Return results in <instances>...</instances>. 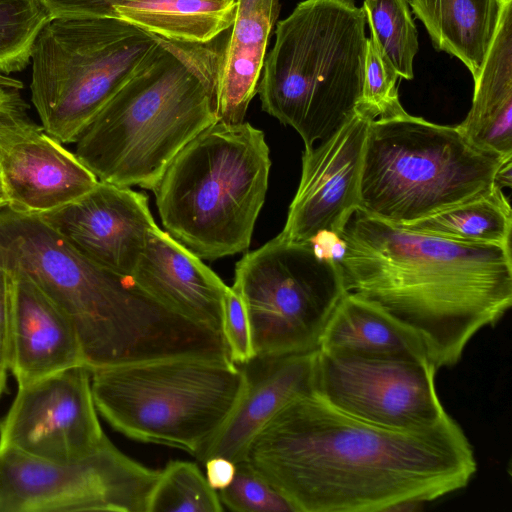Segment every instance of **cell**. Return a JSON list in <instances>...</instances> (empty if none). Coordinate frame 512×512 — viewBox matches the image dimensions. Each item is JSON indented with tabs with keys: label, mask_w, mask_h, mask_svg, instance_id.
<instances>
[{
	"label": "cell",
	"mask_w": 512,
	"mask_h": 512,
	"mask_svg": "<svg viewBox=\"0 0 512 512\" xmlns=\"http://www.w3.org/2000/svg\"><path fill=\"white\" fill-rule=\"evenodd\" d=\"M270 167L261 130L217 121L183 147L153 190L166 232L201 259L246 252Z\"/></svg>",
	"instance_id": "obj_6"
},
{
	"label": "cell",
	"mask_w": 512,
	"mask_h": 512,
	"mask_svg": "<svg viewBox=\"0 0 512 512\" xmlns=\"http://www.w3.org/2000/svg\"><path fill=\"white\" fill-rule=\"evenodd\" d=\"M336 238L346 292L415 336L436 370L455 365L512 304L511 247L414 232L361 209Z\"/></svg>",
	"instance_id": "obj_2"
},
{
	"label": "cell",
	"mask_w": 512,
	"mask_h": 512,
	"mask_svg": "<svg viewBox=\"0 0 512 512\" xmlns=\"http://www.w3.org/2000/svg\"><path fill=\"white\" fill-rule=\"evenodd\" d=\"M232 287L245 304L256 356L317 349L328 318L346 293L334 256L319 252L314 242L278 236L244 254Z\"/></svg>",
	"instance_id": "obj_10"
},
{
	"label": "cell",
	"mask_w": 512,
	"mask_h": 512,
	"mask_svg": "<svg viewBox=\"0 0 512 512\" xmlns=\"http://www.w3.org/2000/svg\"><path fill=\"white\" fill-rule=\"evenodd\" d=\"M279 12V0H237L235 19L220 55L218 121L244 122L248 106L257 94Z\"/></svg>",
	"instance_id": "obj_20"
},
{
	"label": "cell",
	"mask_w": 512,
	"mask_h": 512,
	"mask_svg": "<svg viewBox=\"0 0 512 512\" xmlns=\"http://www.w3.org/2000/svg\"><path fill=\"white\" fill-rule=\"evenodd\" d=\"M160 40L117 17H57L32 47L31 101L43 130L76 143L108 101L158 54Z\"/></svg>",
	"instance_id": "obj_9"
},
{
	"label": "cell",
	"mask_w": 512,
	"mask_h": 512,
	"mask_svg": "<svg viewBox=\"0 0 512 512\" xmlns=\"http://www.w3.org/2000/svg\"><path fill=\"white\" fill-rule=\"evenodd\" d=\"M399 75L378 54L371 39L367 40L362 96L357 110L371 119L404 114L399 96Z\"/></svg>",
	"instance_id": "obj_29"
},
{
	"label": "cell",
	"mask_w": 512,
	"mask_h": 512,
	"mask_svg": "<svg viewBox=\"0 0 512 512\" xmlns=\"http://www.w3.org/2000/svg\"><path fill=\"white\" fill-rule=\"evenodd\" d=\"M456 128L477 148L512 156V0H502L495 35L474 81L472 106Z\"/></svg>",
	"instance_id": "obj_21"
},
{
	"label": "cell",
	"mask_w": 512,
	"mask_h": 512,
	"mask_svg": "<svg viewBox=\"0 0 512 512\" xmlns=\"http://www.w3.org/2000/svg\"><path fill=\"white\" fill-rule=\"evenodd\" d=\"M246 461L294 512L391 511L464 488L477 463L448 415L421 430L352 418L314 394L295 398L251 441Z\"/></svg>",
	"instance_id": "obj_1"
},
{
	"label": "cell",
	"mask_w": 512,
	"mask_h": 512,
	"mask_svg": "<svg viewBox=\"0 0 512 512\" xmlns=\"http://www.w3.org/2000/svg\"><path fill=\"white\" fill-rule=\"evenodd\" d=\"M318 349L427 360L419 340L369 302L346 292L328 318Z\"/></svg>",
	"instance_id": "obj_24"
},
{
	"label": "cell",
	"mask_w": 512,
	"mask_h": 512,
	"mask_svg": "<svg viewBox=\"0 0 512 512\" xmlns=\"http://www.w3.org/2000/svg\"><path fill=\"white\" fill-rule=\"evenodd\" d=\"M502 0H408L436 50L458 58L475 81L497 28Z\"/></svg>",
	"instance_id": "obj_22"
},
{
	"label": "cell",
	"mask_w": 512,
	"mask_h": 512,
	"mask_svg": "<svg viewBox=\"0 0 512 512\" xmlns=\"http://www.w3.org/2000/svg\"><path fill=\"white\" fill-rule=\"evenodd\" d=\"M106 437L94 403L91 370L85 365L18 386L0 418V448L53 462L83 458Z\"/></svg>",
	"instance_id": "obj_13"
},
{
	"label": "cell",
	"mask_w": 512,
	"mask_h": 512,
	"mask_svg": "<svg viewBox=\"0 0 512 512\" xmlns=\"http://www.w3.org/2000/svg\"><path fill=\"white\" fill-rule=\"evenodd\" d=\"M9 275L8 371L18 386L85 365L78 334L69 317L29 279Z\"/></svg>",
	"instance_id": "obj_19"
},
{
	"label": "cell",
	"mask_w": 512,
	"mask_h": 512,
	"mask_svg": "<svg viewBox=\"0 0 512 512\" xmlns=\"http://www.w3.org/2000/svg\"><path fill=\"white\" fill-rule=\"evenodd\" d=\"M0 178L7 207L35 216L77 200L99 182L75 153L37 124L0 139Z\"/></svg>",
	"instance_id": "obj_16"
},
{
	"label": "cell",
	"mask_w": 512,
	"mask_h": 512,
	"mask_svg": "<svg viewBox=\"0 0 512 512\" xmlns=\"http://www.w3.org/2000/svg\"><path fill=\"white\" fill-rule=\"evenodd\" d=\"M159 474L107 437L91 454L64 463L0 448V512H146Z\"/></svg>",
	"instance_id": "obj_11"
},
{
	"label": "cell",
	"mask_w": 512,
	"mask_h": 512,
	"mask_svg": "<svg viewBox=\"0 0 512 512\" xmlns=\"http://www.w3.org/2000/svg\"><path fill=\"white\" fill-rule=\"evenodd\" d=\"M436 371L414 357L317 348L313 394L373 426L427 429L448 416L437 395Z\"/></svg>",
	"instance_id": "obj_12"
},
{
	"label": "cell",
	"mask_w": 512,
	"mask_h": 512,
	"mask_svg": "<svg viewBox=\"0 0 512 512\" xmlns=\"http://www.w3.org/2000/svg\"><path fill=\"white\" fill-rule=\"evenodd\" d=\"M11 304L9 273L0 265V365L8 371V338Z\"/></svg>",
	"instance_id": "obj_33"
},
{
	"label": "cell",
	"mask_w": 512,
	"mask_h": 512,
	"mask_svg": "<svg viewBox=\"0 0 512 512\" xmlns=\"http://www.w3.org/2000/svg\"><path fill=\"white\" fill-rule=\"evenodd\" d=\"M317 349L281 356H255L238 365L244 375L241 396L215 437L197 457L246 461L249 445L260 429L295 398L313 394Z\"/></svg>",
	"instance_id": "obj_17"
},
{
	"label": "cell",
	"mask_w": 512,
	"mask_h": 512,
	"mask_svg": "<svg viewBox=\"0 0 512 512\" xmlns=\"http://www.w3.org/2000/svg\"><path fill=\"white\" fill-rule=\"evenodd\" d=\"M0 265L69 317L91 371L194 355L202 346L200 325L88 260L39 216L0 209Z\"/></svg>",
	"instance_id": "obj_3"
},
{
	"label": "cell",
	"mask_w": 512,
	"mask_h": 512,
	"mask_svg": "<svg viewBox=\"0 0 512 512\" xmlns=\"http://www.w3.org/2000/svg\"><path fill=\"white\" fill-rule=\"evenodd\" d=\"M218 496L222 505L238 512H294L290 503L247 461L236 463L231 483Z\"/></svg>",
	"instance_id": "obj_30"
},
{
	"label": "cell",
	"mask_w": 512,
	"mask_h": 512,
	"mask_svg": "<svg viewBox=\"0 0 512 512\" xmlns=\"http://www.w3.org/2000/svg\"><path fill=\"white\" fill-rule=\"evenodd\" d=\"M23 83L11 75L0 72V94L8 89L21 90Z\"/></svg>",
	"instance_id": "obj_35"
},
{
	"label": "cell",
	"mask_w": 512,
	"mask_h": 512,
	"mask_svg": "<svg viewBox=\"0 0 512 512\" xmlns=\"http://www.w3.org/2000/svg\"><path fill=\"white\" fill-rule=\"evenodd\" d=\"M159 40L155 58L76 141L74 153L99 181L153 191L183 147L218 121L221 49Z\"/></svg>",
	"instance_id": "obj_4"
},
{
	"label": "cell",
	"mask_w": 512,
	"mask_h": 512,
	"mask_svg": "<svg viewBox=\"0 0 512 512\" xmlns=\"http://www.w3.org/2000/svg\"><path fill=\"white\" fill-rule=\"evenodd\" d=\"M206 479L214 490L227 487L236 472V464L225 457H211L204 461Z\"/></svg>",
	"instance_id": "obj_34"
},
{
	"label": "cell",
	"mask_w": 512,
	"mask_h": 512,
	"mask_svg": "<svg viewBox=\"0 0 512 512\" xmlns=\"http://www.w3.org/2000/svg\"><path fill=\"white\" fill-rule=\"evenodd\" d=\"M51 19L41 0H0V72L24 70L41 29Z\"/></svg>",
	"instance_id": "obj_28"
},
{
	"label": "cell",
	"mask_w": 512,
	"mask_h": 512,
	"mask_svg": "<svg viewBox=\"0 0 512 512\" xmlns=\"http://www.w3.org/2000/svg\"><path fill=\"white\" fill-rule=\"evenodd\" d=\"M7 206H8V201H7V197L5 195L4 188H3L1 178H0V209H3Z\"/></svg>",
	"instance_id": "obj_37"
},
{
	"label": "cell",
	"mask_w": 512,
	"mask_h": 512,
	"mask_svg": "<svg viewBox=\"0 0 512 512\" xmlns=\"http://www.w3.org/2000/svg\"><path fill=\"white\" fill-rule=\"evenodd\" d=\"M218 493L199 467L189 461L169 462L160 471L149 495L146 512H219Z\"/></svg>",
	"instance_id": "obj_27"
},
{
	"label": "cell",
	"mask_w": 512,
	"mask_h": 512,
	"mask_svg": "<svg viewBox=\"0 0 512 512\" xmlns=\"http://www.w3.org/2000/svg\"><path fill=\"white\" fill-rule=\"evenodd\" d=\"M366 17L354 0H303L276 23L257 94L262 110L293 127L305 147L357 112L367 49Z\"/></svg>",
	"instance_id": "obj_5"
},
{
	"label": "cell",
	"mask_w": 512,
	"mask_h": 512,
	"mask_svg": "<svg viewBox=\"0 0 512 512\" xmlns=\"http://www.w3.org/2000/svg\"><path fill=\"white\" fill-rule=\"evenodd\" d=\"M39 217L88 260L128 279L156 224L145 193L103 181Z\"/></svg>",
	"instance_id": "obj_15"
},
{
	"label": "cell",
	"mask_w": 512,
	"mask_h": 512,
	"mask_svg": "<svg viewBox=\"0 0 512 512\" xmlns=\"http://www.w3.org/2000/svg\"><path fill=\"white\" fill-rule=\"evenodd\" d=\"M237 0H123L111 14L159 38L209 44L230 29Z\"/></svg>",
	"instance_id": "obj_23"
},
{
	"label": "cell",
	"mask_w": 512,
	"mask_h": 512,
	"mask_svg": "<svg viewBox=\"0 0 512 512\" xmlns=\"http://www.w3.org/2000/svg\"><path fill=\"white\" fill-rule=\"evenodd\" d=\"M362 8L380 57L400 78L413 79L418 38L408 0H364Z\"/></svg>",
	"instance_id": "obj_26"
},
{
	"label": "cell",
	"mask_w": 512,
	"mask_h": 512,
	"mask_svg": "<svg viewBox=\"0 0 512 512\" xmlns=\"http://www.w3.org/2000/svg\"><path fill=\"white\" fill-rule=\"evenodd\" d=\"M371 120L357 110L319 145L305 147L299 186L279 238L314 242L323 233L337 236L360 208L363 152Z\"/></svg>",
	"instance_id": "obj_14"
},
{
	"label": "cell",
	"mask_w": 512,
	"mask_h": 512,
	"mask_svg": "<svg viewBox=\"0 0 512 512\" xmlns=\"http://www.w3.org/2000/svg\"><path fill=\"white\" fill-rule=\"evenodd\" d=\"M130 280L166 308L221 333L222 302L229 286L157 224L149 230Z\"/></svg>",
	"instance_id": "obj_18"
},
{
	"label": "cell",
	"mask_w": 512,
	"mask_h": 512,
	"mask_svg": "<svg viewBox=\"0 0 512 512\" xmlns=\"http://www.w3.org/2000/svg\"><path fill=\"white\" fill-rule=\"evenodd\" d=\"M51 18L113 17L112 5L123 0H41Z\"/></svg>",
	"instance_id": "obj_32"
},
{
	"label": "cell",
	"mask_w": 512,
	"mask_h": 512,
	"mask_svg": "<svg viewBox=\"0 0 512 512\" xmlns=\"http://www.w3.org/2000/svg\"><path fill=\"white\" fill-rule=\"evenodd\" d=\"M7 373L8 371L0 365V398L7 388Z\"/></svg>",
	"instance_id": "obj_36"
},
{
	"label": "cell",
	"mask_w": 512,
	"mask_h": 512,
	"mask_svg": "<svg viewBox=\"0 0 512 512\" xmlns=\"http://www.w3.org/2000/svg\"><path fill=\"white\" fill-rule=\"evenodd\" d=\"M243 385L242 369L228 358L175 356L91 371L96 409L115 430L196 458L234 410Z\"/></svg>",
	"instance_id": "obj_8"
},
{
	"label": "cell",
	"mask_w": 512,
	"mask_h": 512,
	"mask_svg": "<svg viewBox=\"0 0 512 512\" xmlns=\"http://www.w3.org/2000/svg\"><path fill=\"white\" fill-rule=\"evenodd\" d=\"M510 159L477 148L456 126L407 112L372 119L359 209L390 224H409L491 191Z\"/></svg>",
	"instance_id": "obj_7"
},
{
	"label": "cell",
	"mask_w": 512,
	"mask_h": 512,
	"mask_svg": "<svg viewBox=\"0 0 512 512\" xmlns=\"http://www.w3.org/2000/svg\"><path fill=\"white\" fill-rule=\"evenodd\" d=\"M454 241L511 247L512 211L502 187L426 218L397 225Z\"/></svg>",
	"instance_id": "obj_25"
},
{
	"label": "cell",
	"mask_w": 512,
	"mask_h": 512,
	"mask_svg": "<svg viewBox=\"0 0 512 512\" xmlns=\"http://www.w3.org/2000/svg\"><path fill=\"white\" fill-rule=\"evenodd\" d=\"M221 333L228 357L234 364H245L256 356L245 304L232 286L228 287L222 302Z\"/></svg>",
	"instance_id": "obj_31"
}]
</instances>
